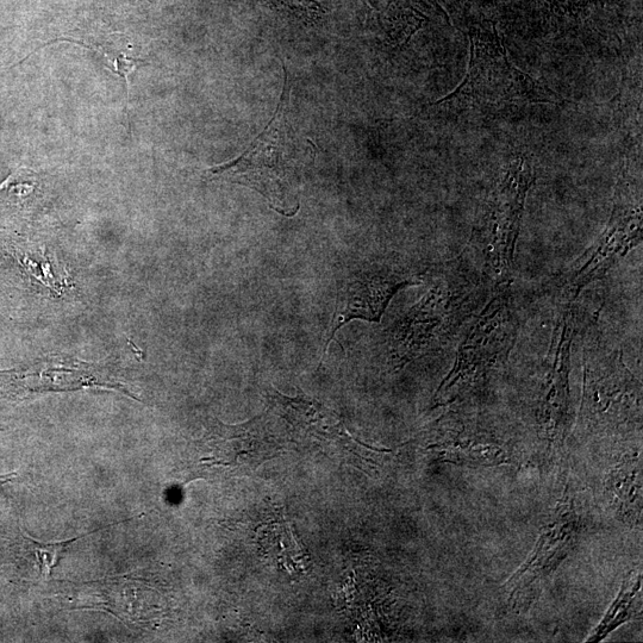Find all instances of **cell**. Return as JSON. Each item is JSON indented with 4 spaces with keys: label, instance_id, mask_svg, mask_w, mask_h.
Wrapping results in <instances>:
<instances>
[{
    "label": "cell",
    "instance_id": "cell-2",
    "mask_svg": "<svg viewBox=\"0 0 643 643\" xmlns=\"http://www.w3.org/2000/svg\"><path fill=\"white\" fill-rule=\"evenodd\" d=\"M560 102L545 85L511 64L497 35L478 34L471 36L470 64L463 83L435 105L461 109Z\"/></svg>",
    "mask_w": 643,
    "mask_h": 643
},
{
    "label": "cell",
    "instance_id": "cell-8",
    "mask_svg": "<svg viewBox=\"0 0 643 643\" xmlns=\"http://www.w3.org/2000/svg\"><path fill=\"white\" fill-rule=\"evenodd\" d=\"M416 285L408 274L384 265L360 267L347 274L337 293L332 329L324 345L327 353L330 342L348 322L362 320L379 322L396 293L405 286Z\"/></svg>",
    "mask_w": 643,
    "mask_h": 643
},
{
    "label": "cell",
    "instance_id": "cell-12",
    "mask_svg": "<svg viewBox=\"0 0 643 643\" xmlns=\"http://www.w3.org/2000/svg\"><path fill=\"white\" fill-rule=\"evenodd\" d=\"M78 536L72 540L59 541V542H39L35 539L29 538L28 535H22L24 546L27 552L33 554L35 567L39 571L42 578H49L52 576L53 570L59 565L60 560L64 557L67 548L71 543L83 539L84 536Z\"/></svg>",
    "mask_w": 643,
    "mask_h": 643
},
{
    "label": "cell",
    "instance_id": "cell-4",
    "mask_svg": "<svg viewBox=\"0 0 643 643\" xmlns=\"http://www.w3.org/2000/svg\"><path fill=\"white\" fill-rule=\"evenodd\" d=\"M533 167L518 156L497 181L477 228V245L483 253L486 283L505 285L514 268L515 249L522 224L524 204L534 184Z\"/></svg>",
    "mask_w": 643,
    "mask_h": 643
},
{
    "label": "cell",
    "instance_id": "cell-9",
    "mask_svg": "<svg viewBox=\"0 0 643 643\" xmlns=\"http://www.w3.org/2000/svg\"><path fill=\"white\" fill-rule=\"evenodd\" d=\"M201 443L206 451L201 464L228 467L243 474L273 457L278 449L266 416L234 426L212 421Z\"/></svg>",
    "mask_w": 643,
    "mask_h": 643
},
{
    "label": "cell",
    "instance_id": "cell-11",
    "mask_svg": "<svg viewBox=\"0 0 643 643\" xmlns=\"http://www.w3.org/2000/svg\"><path fill=\"white\" fill-rule=\"evenodd\" d=\"M3 385L12 396L48 391H74L84 387H108L122 390L121 383L108 368L83 361L52 358L14 371H0Z\"/></svg>",
    "mask_w": 643,
    "mask_h": 643
},
{
    "label": "cell",
    "instance_id": "cell-13",
    "mask_svg": "<svg viewBox=\"0 0 643 643\" xmlns=\"http://www.w3.org/2000/svg\"><path fill=\"white\" fill-rule=\"evenodd\" d=\"M35 183V174L27 168H20L0 184V199L14 201L16 198L27 197L34 191Z\"/></svg>",
    "mask_w": 643,
    "mask_h": 643
},
{
    "label": "cell",
    "instance_id": "cell-10",
    "mask_svg": "<svg viewBox=\"0 0 643 643\" xmlns=\"http://www.w3.org/2000/svg\"><path fill=\"white\" fill-rule=\"evenodd\" d=\"M566 299L555 324L551 345L545 360V373L541 389L540 420L545 434L551 440L564 432L568 405H570V358L571 347L576 335L577 312Z\"/></svg>",
    "mask_w": 643,
    "mask_h": 643
},
{
    "label": "cell",
    "instance_id": "cell-1",
    "mask_svg": "<svg viewBox=\"0 0 643 643\" xmlns=\"http://www.w3.org/2000/svg\"><path fill=\"white\" fill-rule=\"evenodd\" d=\"M488 285L464 255L440 267L421 301L387 329L385 353L393 368L401 370L451 346L482 308Z\"/></svg>",
    "mask_w": 643,
    "mask_h": 643
},
{
    "label": "cell",
    "instance_id": "cell-3",
    "mask_svg": "<svg viewBox=\"0 0 643 643\" xmlns=\"http://www.w3.org/2000/svg\"><path fill=\"white\" fill-rule=\"evenodd\" d=\"M520 328V314L508 287L480 311L476 323L459 347L451 373L443 379L435 398L458 397L490 374L507 365Z\"/></svg>",
    "mask_w": 643,
    "mask_h": 643
},
{
    "label": "cell",
    "instance_id": "cell-6",
    "mask_svg": "<svg viewBox=\"0 0 643 643\" xmlns=\"http://www.w3.org/2000/svg\"><path fill=\"white\" fill-rule=\"evenodd\" d=\"M284 91L276 115L258 140L239 158L211 167L206 172L211 180L220 179L253 187L267 199L272 209L279 214L293 216L295 212L286 204L292 170L287 152L286 87Z\"/></svg>",
    "mask_w": 643,
    "mask_h": 643
},
{
    "label": "cell",
    "instance_id": "cell-14",
    "mask_svg": "<svg viewBox=\"0 0 643 643\" xmlns=\"http://www.w3.org/2000/svg\"><path fill=\"white\" fill-rule=\"evenodd\" d=\"M17 476L16 472H11L8 474H0V491H2L3 486L5 484H8L11 482V480H14Z\"/></svg>",
    "mask_w": 643,
    "mask_h": 643
},
{
    "label": "cell",
    "instance_id": "cell-5",
    "mask_svg": "<svg viewBox=\"0 0 643 643\" xmlns=\"http://www.w3.org/2000/svg\"><path fill=\"white\" fill-rule=\"evenodd\" d=\"M641 385L620 351L589 346L584 352V395L580 417L591 429L641 423Z\"/></svg>",
    "mask_w": 643,
    "mask_h": 643
},
{
    "label": "cell",
    "instance_id": "cell-7",
    "mask_svg": "<svg viewBox=\"0 0 643 643\" xmlns=\"http://www.w3.org/2000/svg\"><path fill=\"white\" fill-rule=\"evenodd\" d=\"M641 239V204L618 199L603 234L564 274L563 297L576 299L584 287L601 279Z\"/></svg>",
    "mask_w": 643,
    "mask_h": 643
}]
</instances>
